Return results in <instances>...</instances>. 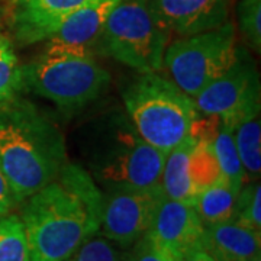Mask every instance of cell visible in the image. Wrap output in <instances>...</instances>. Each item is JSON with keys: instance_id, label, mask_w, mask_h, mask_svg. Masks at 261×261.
<instances>
[{"instance_id": "7a4b0ae2", "label": "cell", "mask_w": 261, "mask_h": 261, "mask_svg": "<svg viewBox=\"0 0 261 261\" xmlns=\"http://www.w3.org/2000/svg\"><path fill=\"white\" fill-rule=\"evenodd\" d=\"M67 163L61 130L32 103L18 99L0 109V167L18 205L56 180Z\"/></svg>"}, {"instance_id": "9c48e42d", "label": "cell", "mask_w": 261, "mask_h": 261, "mask_svg": "<svg viewBox=\"0 0 261 261\" xmlns=\"http://www.w3.org/2000/svg\"><path fill=\"white\" fill-rule=\"evenodd\" d=\"M161 187L116 186L102 190V215L99 232L122 250L140 240L151 226Z\"/></svg>"}, {"instance_id": "30bf717a", "label": "cell", "mask_w": 261, "mask_h": 261, "mask_svg": "<svg viewBox=\"0 0 261 261\" xmlns=\"http://www.w3.org/2000/svg\"><path fill=\"white\" fill-rule=\"evenodd\" d=\"M147 232L180 258L202 250L205 225L193 203L178 202L163 195Z\"/></svg>"}, {"instance_id": "7c38bea8", "label": "cell", "mask_w": 261, "mask_h": 261, "mask_svg": "<svg viewBox=\"0 0 261 261\" xmlns=\"http://www.w3.org/2000/svg\"><path fill=\"white\" fill-rule=\"evenodd\" d=\"M118 2L119 0H97L77 10L42 41V49L79 56H99L103 29Z\"/></svg>"}, {"instance_id": "4316f807", "label": "cell", "mask_w": 261, "mask_h": 261, "mask_svg": "<svg viewBox=\"0 0 261 261\" xmlns=\"http://www.w3.org/2000/svg\"><path fill=\"white\" fill-rule=\"evenodd\" d=\"M16 206H18V202L13 196L12 187L0 167V218L9 215Z\"/></svg>"}, {"instance_id": "ba28073f", "label": "cell", "mask_w": 261, "mask_h": 261, "mask_svg": "<svg viewBox=\"0 0 261 261\" xmlns=\"http://www.w3.org/2000/svg\"><path fill=\"white\" fill-rule=\"evenodd\" d=\"M193 99L199 112L219 116L232 129L244 118L260 112V75L250 53L237 47L231 67Z\"/></svg>"}, {"instance_id": "ac0fdd59", "label": "cell", "mask_w": 261, "mask_h": 261, "mask_svg": "<svg viewBox=\"0 0 261 261\" xmlns=\"http://www.w3.org/2000/svg\"><path fill=\"white\" fill-rule=\"evenodd\" d=\"M22 90V65L12 41L0 32V109L16 102Z\"/></svg>"}, {"instance_id": "d4e9b609", "label": "cell", "mask_w": 261, "mask_h": 261, "mask_svg": "<svg viewBox=\"0 0 261 261\" xmlns=\"http://www.w3.org/2000/svg\"><path fill=\"white\" fill-rule=\"evenodd\" d=\"M126 250L128 251H123L122 261H183V258L157 243L148 232L144 233Z\"/></svg>"}, {"instance_id": "44dd1931", "label": "cell", "mask_w": 261, "mask_h": 261, "mask_svg": "<svg viewBox=\"0 0 261 261\" xmlns=\"http://www.w3.org/2000/svg\"><path fill=\"white\" fill-rule=\"evenodd\" d=\"M0 261H31L23 224L16 215L0 218Z\"/></svg>"}, {"instance_id": "9a60e30c", "label": "cell", "mask_w": 261, "mask_h": 261, "mask_svg": "<svg viewBox=\"0 0 261 261\" xmlns=\"http://www.w3.org/2000/svg\"><path fill=\"white\" fill-rule=\"evenodd\" d=\"M195 145L196 141L187 137L166 154L160 183L163 195L168 199L195 205L197 195L189 177V159Z\"/></svg>"}, {"instance_id": "603a6c76", "label": "cell", "mask_w": 261, "mask_h": 261, "mask_svg": "<svg viewBox=\"0 0 261 261\" xmlns=\"http://www.w3.org/2000/svg\"><path fill=\"white\" fill-rule=\"evenodd\" d=\"M238 27L245 44L252 51H261V0H240Z\"/></svg>"}, {"instance_id": "52a82bcc", "label": "cell", "mask_w": 261, "mask_h": 261, "mask_svg": "<svg viewBox=\"0 0 261 261\" xmlns=\"http://www.w3.org/2000/svg\"><path fill=\"white\" fill-rule=\"evenodd\" d=\"M237 56V28L228 20L221 28L181 37L166 49L163 67L170 80L195 97L231 67Z\"/></svg>"}, {"instance_id": "ffe728a7", "label": "cell", "mask_w": 261, "mask_h": 261, "mask_svg": "<svg viewBox=\"0 0 261 261\" xmlns=\"http://www.w3.org/2000/svg\"><path fill=\"white\" fill-rule=\"evenodd\" d=\"M212 147L222 170L224 178L233 189L240 192L247 183V176H245V170L237 151L232 128L222 123V128L212 142Z\"/></svg>"}, {"instance_id": "7402d4cb", "label": "cell", "mask_w": 261, "mask_h": 261, "mask_svg": "<svg viewBox=\"0 0 261 261\" xmlns=\"http://www.w3.org/2000/svg\"><path fill=\"white\" fill-rule=\"evenodd\" d=\"M232 221L261 231V187L258 180L245 183L240 190Z\"/></svg>"}, {"instance_id": "8fae6325", "label": "cell", "mask_w": 261, "mask_h": 261, "mask_svg": "<svg viewBox=\"0 0 261 261\" xmlns=\"http://www.w3.org/2000/svg\"><path fill=\"white\" fill-rule=\"evenodd\" d=\"M97 0H13L9 27L20 45L42 42L65 19Z\"/></svg>"}, {"instance_id": "2e32d148", "label": "cell", "mask_w": 261, "mask_h": 261, "mask_svg": "<svg viewBox=\"0 0 261 261\" xmlns=\"http://www.w3.org/2000/svg\"><path fill=\"white\" fill-rule=\"evenodd\" d=\"M238 193L226 180L197 193L195 207L205 228L232 221Z\"/></svg>"}, {"instance_id": "f546056e", "label": "cell", "mask_w": 261, "mask_h": 261, "mask_svg": "<svg viewBox=\"0 0 261 261\" xmlns=\"http://www.w3.org/2000/svg\"><path fill=\"white\" fill-rule=\"evenodd\" d=\"M247 261H261L260 257H254V258H251V260H247Z\"/></svg>"}, {"instance_id": "f1b7e54d", "label": "cell", "mask_w": 261, "mask_h": 261, "mask_svg": "<svg viewBox=\"0 0 261 261\" xmlns=\"http://www.w3.org/2000/svg\"><path fill=\"white\" fill-rule=\"evenodd\" d=\"M3 18H5V10L0 6V32H2V23H3Z\"/></svg>"}, {"instance_id": "d6986e66", "label": "cell", "mask_w": 261, "mask_h": 261, "mask_svg": "<svg viewBox=\"0 0 261 261\" xmlns=\"http://www.w3.org/2000/svg\"><path fill=\"white\" fill-rule=\"evenodd\" d=\"M189 177L196 195L225 180L212 144L196 142L189 159Z\"/></svg>"}, {"instance_id": "3957f363", "label": "cell", "mask_w": 261, "mask_h": 261, "mask_svg": "<svg viewBox=\"0 0 261 261\" xmlns=\"http://www.w3.org/2000/svg\"><path fill=\"white\" fill-rule=\"evenodd\" d=\"M84 170L99 187H161L166 154L149 145L119 109L108 111L83 128Z\"/></svg>"}, {"instance_id": "4fadbf2b", "label": "cell", "mask_w": 261, "mask_h": 261, "mask_svg": "<svg viewBox=\"0 0 261 261\" xmlns=\"http://www.w3.org/2000/svg\"><path fill=\"white\" fill-rule=\"evenodd\" d=\"M171 32L190 37L231 20L232 0H152Z\"/></svg>"}, {"instance_id": "cb8c5ba5", "label": "cell", "mask_w": 261, "mask_h": 261, "mask_svg": "<svg viewBox=\"0 0 261 261\" xmlns=\"http://www.w3.org/2000/svg\"><path fill=\"white\" fill-rule=\"evenodd\" d=\"M121 247L97 232L87 238L65 261H122Z\"/></svg>"}, {"instance_id": "8992f818", "label": "cell", "mask_w": 261, "mask_h": 261, "mask_svg": "<svg viewBox=\"0 0 261 261\" xmlns=\"http://www.w3.org/2000/svg\"><path fill=\"white\" fill-rule=\"evenodd\" d=\"M170 35L152 0H119L106 20L99 56L112 57L140 73H159Z\"/></svg>"}, {"instance_id": "5b68a950", "label": "cell", "mask_w": 261, "mask_h": 261, "mask_svg": "<svg viewBox=\"0 0 261 261\" xmlns=\"http://www.w3.org/2000/svg\"><path fill=\"white\" fill-rule=\"evenodd\" d=\"M27 89L54 103L65 115H74L97 100L111 83V74L96 57L44 49L22 65Z\"/></svg>"}, {"instance_id": "484cf974", "label": "cell", "mask_w": 261, "mask_h": 261, "mask_svg": "<svg viewBox=\"0 0 261 261\" xmlns=\"http://www.w3.org/2000/svg\"><path fill=\"white\" fill-rule=\"evenodd\" d=\"M221 128H222V121L219 116L197 112L190 125L189 137L192 140H195L196 142L212 144Z\"/></svg>"}, {"instance_id": "6da1fadb", "label": "cell", "mask_w": 261, "mask_h": 261, "mask_svg": "<svg viewBox=\"0 0 261 261\" xmlns=\"http://www.w3.org/2000/svg\"><path fill=\"white\" fill-rule=\"evenodd\" d=\"M22 203L31 261H65L100 229L102 190L77 164L67 163L56 180Z\"/></svg>"}, {"instance_id": "5bb4252c", "label": "cell", "mask_w": 261, "mask_h": 261, "mask_svg": "<svg viewBox=\"0 0 261 261\" xmlns=\"http://www.w3.org/2000/svg\"><path fill=\"white\" fill-rule=\"evenodd\" d=\"M202 250L215 261H247L260 257V231L235 221L206 226Z\"/></svg>"}, {"instance_id": "277c9868", "label": "cell", "mask_w": 261, "mask_h": 261, "mask_svg": "<svg viewBox=\"0 0 261 261\" xmlns=\"http://www.w3.org/2000/svg\"><path fill=\"white\" fill-rule=\"evenodd\" d=\"M122 100L141 137L167 154L189 137L197 115L195 99L159 73H141L125 84Z\"/></svg>"}, {"instance_id": "83f0119b", "label": "cell", "mask_w": 261, "mask_h": 261, "mask_svg": "<svg viewBox=\"0 0 261 261\" xmlns=\"http://www.w3.org/2000/svg\"><path fill=\"white\" fill-rule=\"evenodd\" d=\"M183 261H215L209 254H206L203 250H200V251H195L192 252V254H189L187 257L183 258Z\"/></svg>"}, {"instance_id": "e0dca14e", "label": "cell", "mask_w": 261, "mask_h": 261, "mask_svg": "<svg viewBox=\"0 0 261 261\" xmlns=\"http://www.w3.org/2000/svg\"><path fill=\"white\" fill-rule=\"evenodd\" d=\"M233 140L241 159L247 180L260 178L261 173V119L260 112L244 118L233 128Z\"/></svg>"}]
</instances>
